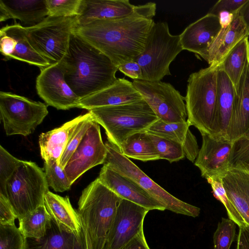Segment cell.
<instances>
[{"label":"cell","mask_w":249,"mask_h":249,"mask_svg":"<svg viewBox=\"0 0 249 249\" xmlns=\"http://www.w3.org/2000/svg\"><path fill=\"white\" fill-rule=\"evenodd\" d=\"M156 4L138 5L132 14L120 18L97 19L78 25L74 33L107 56L118 67L134 60L144 51L155 22Z\"/></svg>","instance_id":"cell-1"},{"label":"cell","mask_w":249,"mask_h":249,"mask_svg":"<svg viewBox=\"0 0 249 249\" xmlns=\"http://www.w3.org/2000/svg\"><path fill=\"white\" fill-rule=\"evenodd\" d=\"M63 60L69 67L65 75L66 82L80 99L107 88L117 79L118 67L74 33Z\"/></svg>","instance_id":"cell-2"},{"label":"cell","mask_w":249,"mask_h":249,"mask_svg":"<svg viewBox=\"0 0 249 249\" xmlns=\"http://www.w3.org/2000/svg\"><path fill=\"white\" fill-rule=\"evenodd\" d=\"M122 199L98 178L82 191L77 212L89 236L92 249H104L107 245L108 233Z\"/></svg>","instance_id":"cell-3"},{"label":"cell","mask_w":249,"mask_h":249,"mask_svg":"<svg viewBox=\"0 0 249 249\" xmlns=\"http://www.w3.org/2000/svg\"><path fill=\"white\" fill-rule=\"evenodd\" d=\"M89 111L105 129L107 140L119 149L129 136L145 131L159 119L143 99L129 104L96 107Z\"/></svg>","instance_id":"cell-4"},{"label":"cell","mask_w":249,"mask_h":249,"mask_svg":"<svg viewBox=\"0 0 249 249\" xmlns=\"http://www.w3.org/2000/svg\"><path fill=\"white\" fill-rule=\"evenodd\" d=\"M219 65H209L191 73L184 98L187 121L202 134H210L217 100Z\"/></svg>","instance_id":"cell-5"},{"label":"cell","mask_w":249,"mask_h":249,"mask_svg":"<svg viewBox=\"0 0 249 249\" xmlns=\"http://www.w3.org/2000/svg\"><path fill=\"white\" fill-rule=\"evenodd\" d=\"M48 188L43 169L34 162L21 160L6 182L4 196L19 220L45 205Z\"/></svg>","instance_id":"cell-6"},{"label":"cell","mask_w":249,"mask_h":249,"mask_svg":"<svg viewBox=\"0 0 249 249\" xmlns=\"http://www.w3.org/2000/svg\"><path fill=\"white\" fill-rule=\"evenodd\" d=\"M183 50L179 35H172L166 22L153 25L143 52L134 60L141 67L143 80L160 81L171 75L169 66Z\"/></svg>","instance_id":"cell-7"},{"label":"cell","mask_w":249,"mask_h":249,"mask_svg":"<svg viewBox=\"0 0 249 249\" xmlns=\"http://www.w3.org/2000/svg\"><path fill=\"white\" fill-rule=\"evenodd\" d=\"M107 156L103 163L138 184L153 198L161 204L166 210L176 213L196 217L200 213L199 208L175 197L146 175L129 158L124 156L112 142H105Z\"/></svg>","instance_id":"cell-8"},{"label":"cell","mask_w":249,"mask_h":249,"mask_svg":"<svg viewBox=\"0 0 249 249\" xmlns=\"http://www.w3.org/2000/svg\"><path fill=\"white\" fill-rule=\"evenodd\" d=\"M78 25L77 17L48 16L36 25L25 27L32 47L52 64L67 54L71 36Z\"/></svg>","instance_id":"cell-9"},{"label":"cell","mask_w":249,"mask_h":249,"mask_svg":"<svg viewBox=\"0 0 249 249\" xmlns=\"http://www.w3.org/2000/svg\"><path fill=\"white\" fill-rule=\"evenodd\" d=\"M48 114L47 106L25 97L0 92V116L7 136L32 134Z\"/></svg>","instance_id":"cell-10"},{"label":"cell","mask_w":249,"mask_h":249,"mask_svg":"<svg viewBox=\"0 0 249 249\" xmlns=\"http://www.w3.org/2000/svg\"><path fill=\"white\" fill-rule=\"evenodd\" d=\"M133 83L159 119L168 123L187 121L184 98L171 84L139 80Z\"/></svg>","instance_id":"cell-11"},{"label":"cell","mask_w":249,"mask_h":249,"mask_svg":"<svg viewBox=\"0 0 249 249\" xmlns=\"http://www.w3.org/2000/svg\"><path fill=\"white\" fill-rule=\"evenodd\" d=\"M69 68L68 64L62 59L40 69V73L36 78L38 95L48 106L57 109L79 107L80 98L65 80V75Z\"/></svg>","instance_id":"cell-12"},{"label":"cell","mask_w":249,"mask_h":249,"mask_svg":"<svg viewBox=\"0 0 249 249\" xmlns=\"http://www.w3.org/2000/svg\"><path fill=\"white\" fill-rule=\"evenodd\" d=\"M107 149L101 137L100 124L95 120L64 169L71 184L86 171L104 162Z\"/></svg>","instance_id":"cell-13"},{"label":"cell","mask_w":249,"mask_h":249,"mask_svg":"<svg viewBox=\"0 0 249 249\" xmlns=\"http://www.w3.org/2000/svg\"><path fill=\"white\" fill-rule=\"evenodd\" d=\"M149 211L140 205L122 199L108 233V249H121L142 231L143 221Z\"/></svg>","instance_id":"cell-14"},{"label":"cell","mask_w":249,"mask_h":249,"mask_svg":"<svg viewBox=\"0 0 249 249\" xmlns=\"http://www.w3.org/2000/svg\"><path fill=\"white\" fill-rule=\"evenodd\" d=\"M202 143L195 162L206 179H222L230 170V155L232 142L213 138L202 134Z\"/></svg>","instance_id":"cell-15"},{"label":"cell","mask_w":249,"mask_h":249,"mask_svg":"<svg viewBox=\"0 0 249 249\" xmlns=\"http://www.w3.org/2000/svg\"><path fill=\"white\" fill-rule=\"evenodd\" d=\"M98 178L103 185L122 199L136 203L149 211L166 210L136 182L107 166L103 165Z\"/></svg>","instance_id":"cell-16"},{"label":"cell","mask_w":249,"mask_h":249,"mask_svg":"<svg viewBox=\"0 0 249 249\" xmlns=\"http://www.w3.org/2000/svg\"><path fill=\"white\" fill-rule=\"evenodd\" d=\"M221 29L218 17L208 13L179 35L183 50L194 53L207 61L209 48Z\"/></svg>","instance_id":"cell-17"},{"label":"cell","mask_w":249,"mask_h":249,"mask_svg":"<svg viewBox=\"0 0 249 249\" xmlns=\"http://www.w3.org/2000/svg\"><path fill=\"white\" fill-rule=\"evenodd\" d=\"M142 99L133 82L118 78L107 88L81 99L78 108L89 110L96 107L131 103Z\"/></svg>","instance_id":"cell-18"},{"label":"cell","mask_w":249,"mask_h":249,"mask_svg":"<svg viewBox=\"0 0 249 249\" xmlns=\"http://www.w3.org/2000/svg\"><path fill=\"white\" fill-rule=\"evenodd\" d=\"M235 92L233 84L219 65L216 108L209 135L213 138L225 140L232 114Z\"/></svg>","instance_id":"cell-19"},{"label":"cell","mask_w":249,"mask_h":249,"mask_svg":"<svg viewBox=\"0 0 249 249\" xmlns=\"http://www.w3.org/2000/svg\"><path fill=\"white\" fill-rule=\"evenodd\" d=\"M249 130V61L235 89L231 120L225 140L231 142Z\"/></svg>","instance_id":"cell-20"},{"label":"cell","mask_w":249,"mask_h":249,"mask_svg":"<svg viewBox=\"0 0 249 249\" xmlns=\"http://www.w3.org/2000/svg\"><path fill=\"white\" fill-rule=\"evenodd\" d=\"M137 6L128 0H82L80 15L77 16L78 25L97 19L124 17L134 13Z\"/></svg>","instance_id":"cell-21"},{"label":"cell","mask_w":249,"mask_h":249,"mask_svg":"<svg viewBox=\"0 0 249 249\" xmlns=\"http://www.w3.org/2000/svg\"><path fill=\"white\" fill-rule=\"evenodd\" d=\"M89 111L64 124L61 126L41 133L39 137L40 155L45 161L52 159L59 163L72 134L81 123L90 116Z\"/></svg>","instance_id":"cell-22"},{"label":"cell","mask_w":249,"mask_h":249,"mask_svg":"<svg viewBox=\"0 0 249 249\" xmlns=\"http://www.w3.org/2000/svg\"><path fill=\"white\" fill-rule=\"evenodd\" d=\"M48 17L45 0H0V21L18 19L28 27L36 25Z\"/></svg>","instance_id":"cell-23"},{"label":"cell","mask_w":249,"mask_h":249,"mask_svg":"<svg viewBox=\"0 0 249 249\" xmlns=\"http://www.w3.org/2000/svg\"><path fill=\"white\" fill-rule=\"evenodd\" d=\"M222 184L245 225L249 226V172L231 169L222 178Z\"/></svg>","instance_id":"cell-24"},{"label":"cell","mask_w":249,"mask_h":249,"mask_svg":"<svg viewBox=\"0 0 249 249\" xmlns=\"http://www.w3.org/2000/svg\"><path fill=\"white\" fill-rule=\"evenodd\" d=\"M247 36L246 26L238 12L230 26L221 28L210 46L207 63L209 65H219L228 53Z\"/></svg>","instance_id":"cell-25"},{"label":"cell","mask_w":249,"mask_h":249,"mask_svg":"<svg viewBox=\"0 0 249 249\" xmlns=\"http://www.w3.org/2000/svg\"><path fill=\"white\" fill-rule=\"evenodd\" d=\"M44 203L52 219L57 224L76 235L80 234L82 224L80 217L68 196L63 197L49 191L45 196Z\"/></svg>","instance_id":"cell-26"},{"label":"cell","mask_w":249,"mask_h":249,"mask_svg":"<svg viewBox=\"0 0 249 249\" xmlns=\"http://www.w3.org/2000/svg\"><path fill=\"white\" fill-rule=\"evenodd\" d=\"M14 38L17 42L16 48L10 59H14L33 65L40 70L51 64L37 53L30 44L25 27L19 23L2 27L0 30Z\"/></svg>","instance_id":"cell-27"},{"label":"cell","mask_w":249,"mask_h":249,"mask_svg":"<svg viewBox=\"0 0 249 249\" xmlns=\"http://www.w3.org/2000/svg\"><path fill=\"white\" fill-rule=\"evenodd\" d=\"M76 236L52 219L51 225L45 235L38 239L25 238L24 249H74Z\"/></svg>","instance_id":"cell-28"},{"label":"cell","mask_w":249,"mask_h":249,"mask_svg":"<svg viewBox=\"0 0 249 249\" xmlns=\"http://www.w3.org/2000/svg\"><path fill=\"white\" fill-rule=\"evenodd\" d=\"M120 152L128 158L143 161L159 160L156 150L149 134L142 131L129 136L122 143Z\"/></svg>","instance_id":"cell-29"},{"label":"cell","mask_w":249,"mask_h":249,"mask_svg":"<svg viewBox=\"0 0 249 249\" xmlns=\"http://www.w3.org/2000/svg\"><path fill=\"white\" fill-rule=\"evenodd\" d=\"M249 61V39L247 36L238 43L219 64L231 81L235 89Z\"/></svg>","instance_id":"cell-30"},{"label":"cell","mask_w":249,"mask_h":249,"mask_svg":"<svg viewBox=\"0 0 249 249\" xmlns=\"http://www.w3.org/2000/svg\"><path fill=\"white\" fill-rule=\"evenodd\" d=\"M19 229L25 238L43 237L51 225L52 218L45 205L19 220Z\"/></svg>","instance_id":"cell-31"},{"label":"cell","mask_w":249,"mask_h":249,"mask_svg":"<svg viewBox=\"0 0 249 249\" xmlns=\"http://www.w3.org/2000/svg\"><path fill=\"white\" fill-rule=\"evenodd\" d=\"M190 126L187 121L182 123H168L158 119L145 131L149 134L173 140L183 146Z\"/></svg>","instance_id":"cell-32"},{"label":"cell","mask_w":249,"mask_h":249,"mask_svg":"<svg viewBox=\"0 0 249 249\" xmlns=\"http://www.w3.org/2000/svg\"><path fill=\"white\" fill-rule=\"evenodd\" d=\"M44 171L49 187L57 192H63L71 189L72 185L64 169L54 160L44 161Z\"/></svg>","instance_id":"cell-33"},{"label":"cell","mask_w":249,"mask_h":249,"mask_svg":"<svg viewBox=\"0 0 249 249\" xmlns=\"http://www.w3.org/2000/svg\"><path fill=\"white\" fill-rule=\"evenodd\" d=\"M149 135L160 159L166 160L172 163L185 158L183 146L180 143L165 138L150 134Z\"/></svg>","instance_id":"cell-34"},{"label":"cell","mask_w":249,"mask_h":249,"mask_svg":"<svg viewBox=\"0 0 249 249\" xmlns=\"http://www.w3.org/2000/svg\"><path fill=\"white\" fill-rule=\"evenodd\" d=\"M48 16L73 17L80 15L82 0H45Z\"/></svg>","instance_id":"cell-35"},{"label":"cell","mask_w":249,"mask_h":249,"mask_svg":"<svg viewBox=\"0 0 249 249\" xmlns=\"http://www.w3.org/2000/svg\"><path fill=\"white\" fill-rule=\"evenodd\" d=\"M236 225L230 218H222L213 233V249H230L235 237Z\"/></svg>","instance_id":"cell-36"},{"label":"cell","mask_w":249,"mask_h":249,"mask_svg":"<svg viewBox=\"0 0 249 249\" xmlns=\"http://www.w3.org/2000/svg\"><path fill=\"white\" fill-rule=\"evenodd\" d=\"M25 238L14 225L0 224V249H24Z\"/></svg>","instance_id":"cell-37"},{"label":"cell","mask_w":249,"mask_h":249,"mask_svg":"<svg viewBox=\"0 0 249 249\" xmlns=\"http://www.w3.org/2000/svg\"><path fill=\"white\" fill-rule=\"evenodd\" d=\"M211 185L213 196L225 206L229 218L233 221L239 227L245 226L241 217L236 209L229 199L222 184V179H207Z\"/></svg>","instance_id":"cell-38"},{"label":"cell","mask_w":249,"mask_h":249,"mask_svg":"<svg viewBox=\"0 0 249 249\" xmlns=\"http://www.w3.org/2000/svg\"><path fill=\"white\" fill-rule=\"evenodd\" d=\"M232 143L229 158L230 169L239 165H249V130Z\"/></svg>","instance_id":"cell-39"},{"label":"cell","mask_w":249,"mask_h":249,"mask_svg":"<svg viewBox=\"0 0 249 249\" xmlns=\"http://www.w3.org/2000/svg\"><path fill=\"white\" fill-rule=\"evenodd\" d=\"M93 119L91 116L78 125L72 134L61 157L59 164L63 169L89 127Z\"/></svg>","instance_id":"cell-40"},{"label":"cell","mask_w":249,"mask_h":249,"mask_svg":"<svg viewBox=\"0 0 249 249\" xmlns=\"http://www.w3.org/2000/svg\"><path fill=\"white\" fill-rule=\"evenodd\" d=\"M21 160L0 145V194L5 195V185Z\"/></svg>","instance_id":"cell-41"},{"label":"cell","mask_w":249,"mask_h":249,"mask_svg":"<svg viewBox=\"0 0 249 249\" xmlns=\"http://www.w3.org/2000/svg\"><path fill=\"white\" fill-rule=\"evenodd\" d=\"M248 0H219L212 7L208 13L217 16L222 11L236 14Z\"/></svg>","instance_id":"cell-42"},{"label":"cell","mask_w":249,"mask_h":249,"mask_svg":"<svg viewBox=\"0 0 249 249\" xmlns=\"http://www.w3.org/2000/svg\"><path fill=\"white\" fill-rule=\"evenodd\" d=\"M18 216L6 197L0 194V224L14 225Z\"/></svg>","instance_id":"cell-43"},{"label":"cell","mask_w":249,"mask_h":249,"mask_svg":"<svg viewBox=\"0 0 249 249\" xmlns=\"http://www.w3.org/2000/svg\"><path fill=\"white\" fill-rule=\"evenodd\" d=\"M183 148L185 157L193 162L198 154L199 149L196 139L190 130Z\"/></svg>","instance_id":"cell-44"},{"label":"cell","mask_w":249,"mask_h":249,"mask_svg":"<svg viewBox=\"0 0 249 249\" xmlns=\"http://www.w3.org/2000/svg\"><path fill=\"white\" fill-rule=\"evenodd\" d=\"M118 70L134 80H143L142 69L135 60L122 64L118 67Z\"/></svg>","instance_id":"cell-45"},{"label":"cell","mask_w":249,"mask_h":249,"mask_svg":"<svg viewBox=\"0 0 249 249\" xmlns=\"http://www.w3.org/2000/svg\"><path fill=\"white\" fill-rule=\"evenodd\" d=\"M0 51L1 54L7 59H10L16 48V40L0 31Z\"/></svg>","instance_id":"cell-46"},{"label":"cell","mask_w":249,"mask_h":249,"mask_svg":"<svg viewBox=\"0 0 249 249\" xmlns=\"http://www.w3.org/2000/svg\"><path fill=\"white\" fill-rule=\"evenodd\" d=\"M121 249H150L146 242L143 230Z\"/></svg>","instance_id":"cell-47"},{"label":"cell","mask_w":249,"mask_h":249,"mask_svg":"<svg viewBox=\"0 0 249 249\" xmlns=\"http://www.w3.org/2000/svg\"><path fill=\"white\" fill-rule=\"evenodd\" d=\"M236 249H249V226L239 227Z\"/></svg>","instance_id":"cell-48"},{"label":"cell","mask_w":249,"mask_h":249,"mask_svg":"<svg viewBox=\"0 0 249 249\" xmlns=\"http://www.w3.org/2000/svg\"><path fill=\"white\" fill-rule=\"evenodd\" d=\"M237 13L234 14L227 11L220 12L217 16L219 19L221 28H226L230 26Z\"/></svg>","instance_id":"cell-49"},{"label":"cell","mask_w":249,"mask_h":249,"mask_svg":"<svg viewBox=\"0 0 249 249\" xmlns=\"http://www.w3.org/2000/svg\"><path fill=\"white\" fill-rule=\"evenodd\" d=\"M239 15L242 17L245 24L248 35L249 36V0H248L241 8L239 11Z\"/></svg>","instance_id":"cell-50"},{"label":"cell","mask_w":249,"mask_h":249,"mask_svg":"<svg viewBox=\"0 0 249 249\" xmlns=\"http://www.w3.org/2000/svg\"><path fill=\"white\" fill-rule=\"evenodd\" d=\"M74 249H86L85 236L82 226L80 234L76 237Z\"/></svg>","instance_id":"cell-51"},{"label":"cell","mask_w":249,"mask_h":249,"mask_svg":"<svg viewBox=\"0 0 249 249\" xmlns=\"http://www.w3.org/2000/svg\"><path fill=\"white\" fill-rule=\"evenodd\" d=\"M233 168L240 169L249 172V165H239Z\"/></svg>","instance_id":"cell-52"}]
</instances>
